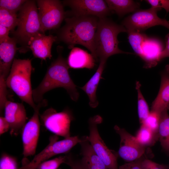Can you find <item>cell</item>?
I'll return each instance as SVG.
<instances>
[{"instance_id":"cell-6","label":"cell","mask_w":169,"mask_h":169,"mask_svg":"<svg viewBox=\"0 0 169 169\" xmlns=\"http://www.w3.org/2000/svg\"><path fill=\"white\" fill-rule=\"evenodd\" d=\"M58 136L54 135L50 137L48 145L40 152L35 155L31 161L27 158H23L22 166L18 169H35L39 163L48 160L56 155L67 153L81 141L78 136H70L58 141Z\"/></svg>"},{"instance_id":"cell-35","label":"cell","mask_w":169,"mask_h":169,"mask_svg":"<svg viewBox=\"0 0 169 169\" xmlns=\"http://www.w3.org/2000/svg\"><path fill=\"white\" fill-rule=\"evenodd\" d=\"M145 1L154 8H162L167 13L169 12V0H146Z\"/></svg>"},{"instance_id":"cell-5","label":"cell","mask_w":169,"mask_h":169,"mask_svg":"<svg viewBox=\"0 0 169 169\" xmlns=\"http://www.w3.org/2000/svg\"><path fill=\"white\" fill-rule=\"evenodd\" d=\"M18 16L17 28L12 32L13 38L17 43L28 47L31 38L38 33H42L35 1L27 0L19 11Z\"/></svg>"},{"instance_id":"cell-37","label":"cell","mask_w":169,"mask_h":169,"mask_svg":"<svg viewBox=\"0 0 169 169\" xmlns=\"http://www.w3.org/2000/svg\"><path fill=\"white\" fill-rule=\"evenodd\" d=\"M9 29L7 27L0 25V43L10 39L9 36Z\"/></svg>"},{"instance_id":"cell-31","label":"cell","mask_w":169,"mask_h":169,"mask_svg":"<svg viewBox=\"0 0 169 169\" xmlns=\"http://www.w3.org/2000/svg\"><path fill=\"white\" fill-rule=\"evenodd\" d=\"M0 169H18L16 159L7 154H3L0 158Z\"/></svg>"},{"instance_id":"cell-7","label":"cell","mask_w":169,"mask_h":169,"mask_svg":"<svg viewBox=\"0 0 169 169\" xmlns=\"http://www.w3.org/2000/svg\"><path fill=\"white\" fill-rule=\"evenodd\" d=\"M161 9L152 7L145 9H139L125 18L121 24L127 31H135L142 32L157 25L162 26L169 29V22L160 18L157 15V12Z\"/></svg>"},{"instance_id":"cell-2","label":"cell","mask_w":169,"mask_h":169,"mask_svg":"<svg viewBox=\"0 0 169 169\" xmlns=\"http://www.w3.org/2000/svg\"><path fill=\"white\" fill-rule=\"evenodd\" d=\"M59 54L57 59L48 68L41 82L33 90V97L35 103L38 104L42 101L45 93L58 87L65 89L73 100L76 102L78 99L79 94L69 74V67L67 61L61 54Z\"/></svg>"},{"instance_id":"cell-30","label":"cell","mask_w":169,"mask_h":169,"mask_svg":"<svg viewBox=\"0 0 169 169\" xmlns=\"http://www.w3.org/2000/svg\"><path fill=\"white\" fill-rule=\"evenodd\" d=\"M24 0H0V7L11 12L16 13L19 11L26 1Z\"/></svg>"},{"instance_id":"cell-19","label":"cell","mask_w":169,"mask_h":169,"mask_svg":"<svg viewBox=\"0 0 169 169\" xmlns=\"http://www.w3.org/2000/svg\"><path fill=\"white\" fill-rule=\"evenodd\" d=\"M79 143L81 146V160L88 169H108V168L94 151L87 136L81 138Z\"/></svg>"},{"instance_id":"cell-34","label":"cell","mask_w":169,"mask_h":169,"mask_svg":"<svg viewBox=\"0 0 169 169\" xmlns=\"http://www.w3.org/2000/svg\"><path fill=\"white\" fill-rule=\"evenodd\" d=\"M141 166L142 169H168L164 165L157 163L147 159L142 160Z\"/></svg>"},{"instance_id":"cell-9","label":"cell","mask_w":169,"mask_h":169,"mask_svg":"<svg viewBox=\"0 0 169 169\" xmlns=\"http://www.w3.org/2000/svg\"><path fill=\"white\" fill-rule=\"evenodd\" d=\"M42 33L58 28L66 14L61 2L58 0L36 1Z\"/></svg>"},{"instance_id":"cell-22","label":"cell","mask_w":169,"mask_h":169,"mask_svg":"<svg viewBox=\"0 0 169 169\" xmlns=\"http://www.w3.org/2000/svg\"><path fill=\"white\" fill-rule=\"evenodd\" d=\"M109 9L119 17L133 13L140 9V4L132 0H105Z\"/></svg>"},{"instance_id":"cell-27","label":"cell","mask_w":169,"mask_h":169,"mask_svg":"<svg viewBox=\"0 0 169 169\" xmlns=\"http://www.w3.org/2000/svg\"><path fill=\"white\" fill-rule=\"evenodd\" d=\"M141 84L139 81L136 83V89L137 92L138 113L141 124L149 115L150 111L147 103L142 94L141 90Z\"/></svg>"},{"instance_id":"cell-4","label":"cell","mask_w":169,"mask_h":169,"mask_svg":"<svg viewBox=\"0 0 169 169\" xmlns=\"http://www.w3.org/2000/svg\"><path fill=\"white\" fill-rule=\"evenodd\" d=\"M32 70L31 60L14 59L6 83L7 86L22 101L34 110L37 105L33 97L31 81Z\"/></svg>"},{"instance_id":"cell-29","label":"cell","mask_w":169,"mask_h":169,"mask_svg":"<svg viewBox=\"0 0 169 169\" xmlns=\"http://www.w3.org/2000/svg\"><path fill=\"white\" fill-rule=\"evenodd\" d=\"M67 160V155L60 156L39 163L35 169H57L61 164L65 163Z\"/></svg>"},{"instance_id":"cell-23","label":"cell","mask_w":169,"mask_h":169,"mask_svg":"<svg viewBox=\"0 0 169 169\" xmlns=\"http://www.w3.org/2000/svg\"><path fill=\"white\" fill-rule=\"evenodd\" d=\"M167 111L161 114L158 137L163 149L169 153V115Z\"/></svg>"},{"instance_id":"cell-12","label":"cell","mask_w":169,"mask_h":169,"mask_svg":"<svg viewBox=\"0 0 169 169\" xmlns=\"http://www.w3.org/2000/svg\"><path fill=\"white\" fill-rule=\"evenodd\" d=\"M63 3L71 8L73 16H92L100 18L111 13L105 0H67Z\"/></svg>"},{"instance_id":"cell-33","label":"cell","mask_w":169,"mask_h":169,"mask_svg":"<svg viewBox=\"0 0 169 169\" xmlns=\"http://www.w3.org/2000/svg\"><path fill=\"white\" fill-rule=\"evenodd\" d=\"M65 164L72 169H88L82 160L74 159L70 155H67Z\"/></svg>"},{"instance_id":"cell-8","label":"cell","mask_w":169,"mask_h":169,"mask_svg":"<svg viewBox=\"0 0 169 169\" xmlns=\"http://www.w3.org/2000/svg\"><path fill=\"white\" fill-rule=\"evenodd\" d=\"M102 121L99 115L90 117L89 120V135L88 140L95 153L102 160L108 169H118L117 155L110 150L101 138L98 129V125Z\"/></svg>"},{"instance_id":"cell-1","label":"cell","mask_w":169,"mask_h":169,"mask_svg":"<svg viewBox=\"0 0 169 169\" xmlns=\"http://www.w3.org/2000/svg\"><path fill=\"white\" fill-rule=\"evenodd\" d=\"M99 19L92 16L73 15L65 18V24L59 30L58 38L70 49L77 44L85 47L97 61L94 40Z\"/></svg>"},{"instance_id":"cell-13","label":"cell","mask_w":169,"mask_h":169,"mask_svg":"<svg viewBox=\"0 0 169 169\" xmlns=\"http://www.w3.org/2000/svg\"><path fill=\"white\" fill-rule=\"evenodd\" d=\"M120 137L118 155L124 160L129 162L138 160L144 154L145 148L140 145L133 136L124 128L117 125L114 127Z\"/></svg>"},{"instance_id":"cell-25","label":"cell","mask_w":169,"mask_h":169,"mask_svg":"<svg viewBox=\"0 0 169 169\" xmlns=\"http://www.w3.org/2000/svg\"><path fill=\"white\" fill-rule=\"evenodd\" d=\"M128 34L129 42L135 54L140 58L142 54V46L143 42L147 37L142 32L135 31H128Z\"/></svg>"},{"instance_id":"cell-3","label":"cell","mask_w":169,"mask_h":169,"mask_svg":"<svg viewBox=\"0 0 169 169\" xmlns=\"http://www.w3.org/2000/svg\"><path fill=\"white\" fill-rule=\"evenodd\" d=\"M127 32L126 28L107 17L100 18L95 37V45L97 56L99 60H107L113 55L133 54L125 52L118 47V34Z\"/></svg>"},{"instance_id":"cell-21","label":"cell","mask_w":169,"mask_h":169,"mask_svg":"<svg viewBox=\"0 0 169 169\" xmlns=\"http://www.w3.org/2000/svg\"><path fill=\"white\" fill-rule=\"evenodd\" d=\"M106 61L100 60L99 65L96 72L84 86L80 87L88 95L89 100V105L92 108L96 107L99 104L96 92L100 80L102 79V75Z\"/></svg>"},{"instance_id":"cell-10","label":"cell","mask_w":169,"mask_h":169,"mask_svg":"<svg viewBox=\"0 0 169 169\" xmlns=\"http://www.w3.org/2000/svg\"><path fill=\"white\" fill-rule=\"evenodd\" d=\"M39 117L44 126L55 135L64 138L70 136V125L74 118L69 110L65 109L58 112L51 108L39 114Z\"/></svg>"},{"instance_id":"cell-39","label":"cell","mask_w":169,"mask_h":169,"mask_svg":"<svg viewBox=\"0 0 169 169\" xmlns=\"http://www.w3.org/2000/svg\"><path fill=\"white\" fill-rule=\"evenodd\" d=\"M169 57V33L167 34L166 38V46L164 49H163L160 57L161 60L166 57Z\"/></svg>"},{"instance_id":"cell-40","label":"cell","mask_w":169,"mask_h":169,"mask_svg":"<svg viewBox=\"0 0 169 169\" xmlns=\"http://www.w3.org/2000/svg\"><path fill=\"white\" fill-rule=\"evenodd\" d=\"M70 169H72L71 168Z\"/></svg>"},{"instance_id":"cell-17","label":"cell","mask_w":169,"mask_h":169,"mask_svg":"<svg viewBox=\"0 0 169 169\" xmlns=\"http://www.w3.org/2000/svg\"><path fill=\"white\" fill-rule=\"evenodd\" d=\"M161 83L159 92L152 103L151 111L160 114L169 110V64L161 73Z\"/></svg>"},{"instance_id":"cell-16","label":"cell","mask_w":169,"mask_h":169,"mask_svg":"<svg viewBox=\"0 0 169 169\" xmlns=\"http://www.w3.org/2000/svg\"><path fill=\"white\" fill-rule=\"evenodd\" d=\"M141 49V58L145 62L144 68L154 67L160 61V56L163 49L158 39L147 36L143 42Z\"/></svg>"},{"instance_id":"cell-14","label":"cell","mask_w":169,"mask_h":169,"mask_svg":"<svg viewBox=\"0 0 169 169\" xmlns=\"http://www.w3.org/2000/svg\"><path fill=\"white\" fill-rule=\"evenodd\" d=\"M4 117L8 122L11 134L17 135L26 124L27 119L22 103L8 100L4 107Z\"/></svg>"},{"instance_id":"cell-18","label":"cell","mask_w":169,"mask_h":169,"mask_svg":"<svg viewBox=\"0 0 169 169\" xmlns=\"http://www.w3.org/2000/svg\"><path fill=\"white\" fill-rule=\"evenodd\" d=\"M17 42L13 38L0 43V76L6 80L10 72L17 51Z\"/></svg>"},{"instance_id":"cell-26","label":"cell","mask_w":169,"mask_h":169,"mask_svg":"<svg viewBox=\"0 0 169 169\" xmlns=\"http://www.w3.org/2000/svg\"><path fill=\"white\" fill-rule=\"evenodd\" d=\"M18 23L17 13L11 12L0 7V25L8 28L10 31H13Z\"/></svg>"},{"instance_id":"cell-28","label":"cell","mask_w":169,"mask_h":169,"mask_svg":"<svg viewBox=\"0 0 169 169\" xmlns=\"http://www.w3.org/2000/svg\"><path fill=\"white\" fill-rule=\"evenodd\" d=\"M160 115L157 112L151 111L141 124L144 125L158 135Z\"/></svg>"},{"instance_id":"cell-20","label":"cell","mask_w":169,"mask_h":169,"mask_svg":"<svg viewBox=\"0 0 169 169\" xmlns=\"http://www.w3.org/2000/svg\"><path fill=\"white\" fill-rule=\"evenodd\" d=\"M95 59L92 55L87 51L77 47H74L70 52L67 63L72 68L93 69L95 65Z\"/></svg>"},{"instance_id":"cell-38","label":"cell","mask_w":169,"mask_h":169,"mask_svg":"<svg viewBox=\"0 0 169 169\" xmlns=\"http://www.w3.org/2000/svg\"><path fill=\"white\" fill-rule=\"evenodd\" d=\"M10 129L9 124L4 117H0V135L7 132Z\"/></svg>"},{"instance_id":"cell-24","label":"cell","mask_w":169,"mask_h":169,"mask_svg":"<svg viewBox=\"0 0 169 169\" xmlns=\"http://www.w3.org/2000/svg\"><path fill=\"white\" fill-rule=\"evenodd\" d=\"M135 137L138 143L145 148L153 145L158 140V135L143 124Z\"/></svg>"},{"instance_id":"cell-11","label":"cell","mask_w":169,"mask_h":169,"mask_svg":"<svg viewBox=\"0 0 169 169\" xmlns=\"http://www.w3.org/2000/svg\"><path fill=\"white\" fill-rule=\"evenodd\" d=\"M47 104L46 100L44 99L37 104L33 115L22 130L23 158L33 156L35 153L40 132L39 110Z\"/></svg>"},{"instance_id":"cell-32","label":"cell","mask_w":169,"mask_h":169,"mask_svg":"<svg viewBox=\"0 0 169 169\" xmlns=\"http://www.w3.org/2000/svg\"><path fill=\"white\" fill-rule=\"evenodd\" d=\"M6 80L0 76V111L4 109L6 103L8 101L7 98V90Z\"/></svg>"},{"instance_id":"cell-41","label":"cell","mask_w":169,"mask_h":169,"mask_svg":"<svg viewBox=\"0 0 169 169\" xmlns=\"http://www.w3.org/2000/svg\"><path fill=\"white\" fill-rule=\"evenodd\" d=\"M168 169H169V168H168Z\"/></svg>"},{"instance_id":"cell-36","label":"cell","mask_w":169,"mask_h":169,"mask_svg":"<svg viewBox=\"0 0 169 169\" xmlns=\"http://www.w3.org/2000/svg\"><path fill=\"white\" fill-rule=\"evenodd\" d=\"M142 160L140 159L122 165L118 169H142L141 166Z\"/></svg>"},{"instance_id":"cell-15","label":"cell","mask_w":169,"mask_h":169,"mask_svg":"<svg viewBox=\"0 0 169 169\" xmlns=\"http://www.w3.org/2000/svg\"><path fill=\"white\" fill-rule=\"evenodd\" d=\"M58 38L52 35H45L38 33L33 36L28 43V48L32 50L34 56L45 60L52 57L51 49L54 42Z\"/></svg>"}]
</instances>
